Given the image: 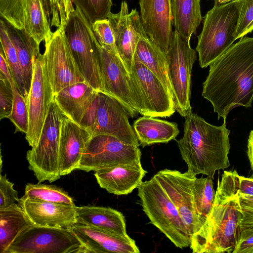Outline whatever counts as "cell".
Listing matches in <instances>:
<instances>
[{"mask_svg":"<svg viewBox=\"0 0 253 253\" xmlns=\"http://www.w3.org/2000/svg\"><path fill=\"white\" fill-rule=\"evenodd\" d=\"M98 95L96 119L89 132L91 136L111 135L127 144L139 146L136 133L129 122V115L123 105L105 92L99 91Z\"/></svg>","mask_w":253,"mask_h":253,"instance_id":"cell-16","label":"cell"},{"mask_svg":"<svg viewBox=\"0 0 253 253\" xmlns=\"http://www.w3.org/2000/svg\"><path fill=\"white\" fill-rule=\"evenodd\" d=\"M239 194L253 196V178L240 176Z\"/></svg>","mask_w":253,"mask_h":253,"instance_id":"cell-45","label":"cell"},{"mask_svg":"<svg viewBox=\"0 0 253 253\" xmlns=\"http://www.w3.org/2000/svg\"><path fill=\"white\" fill-rule=\"evenodd\" d=\"M98 102V95L97 93L89 108L84 114L80 124V126L87 129L89 132L92 128L96 121Z\"/></svg>","mask_w":253,"mask_h":253,"instance_id":"cell-44","label":"cell"},{"mask_svg":"<svg viewBox=\"0 0 253 253\" xmlns=\"http://www.w3.org/2000/svg\"><path fill=\"white\" fill-rule=\"evenodd\" d=\"M184 118L183 135L176 141L181 157L188 170L213 178L230 165V130L225 122L213 126L192 112Z\"/></svg>","mask_w":253,"mask_h":253,"instance_id":"cell-3","label":"cell"},{"mask_svg":"<svg viewBox=\"0 0 253 253\" xmlns=\"http://www.w3.org/2000/svg\"><path fill=\"white\" fill-rule=\"evenodd\" d=\"M0 73L10 82L11 84L15 83L4 54L1 49L0 51Z\"/></svg>","mask_w":253,"mask_h":253,"instance_id":"cell-46","label":"cell"},{"mask_svg":"<svg viewBox=\"0 0 253 253\" xmlns=\"http://www.w3.org/2000/svg\"><path fill=\"white\" fill-rule=\"evenodd\" d=\"M33 225L18 204L0 209V253H6L17 238Z\"/></svg>","mask_w":253,"mask_h":253,"instance_id":"cell-28","label":"cell"},{"mask_svg":"<svg viewBox=\"0 0 253 253\" xmlns=\"http://www.w3.org/2000/svg\"><path fill=\"white\" fill-rule=\"evenodd\" d=\"M92 29L101 45L116 48L113 31L108 19L95 21L92 24Z\"/></svg>","mask_w":253,"mask_h":253,"instance_id":"cell-40","label":"cell"},{"mask_svg":"<svg viewBox=\"0 0 253 253\" xmlns=\"http://www.w3.org/2000/svg\"><path fill=\"white\" fill-rule=\"evenodd\" d=\"M143 211L150 222L177 248L190 245L191 236L175 206L154 175L138 187Z\"/></svg>","mask_w":253,"mask_h":253,"instance_id":"cell-5","label":"cell"},{"mask_svg":"<svg viewBox=\"0 0 253 253\" xmlns=\"http://www.w3.org/2000/svg\"><path fill=\"white\" fill-rule=\"evenodd\" d=\"M107 19L113 31L117 52L130 73L136 45L145 33L140 15L136 9L129 12L127 3L123 0L120 11L116 14L111 12Z\"/></svg>","mask_w":253,"mask_h":253,"instance_id":"cell-18","label":"cell"},{"mask_svg":"<svg viewBox=\"0 0 253 253\" xmlns=\"http://www.w3.org/2000/svg\"><path fill=\"white\" fill-rule=\"evenodd\" d=\"M240 2L236 29L237 39L253 31V0H239Z\"/></svg>","mask_w":253,"mask_h":253,"instance_id":"cell-38","label":"cell"},{"mask_svg":"<svg viewBox=\"0 0 253 253\" xmlns=\"http://www.w3.org/2000/svg\"><path fill=\"white\" fill-rule=\"evenodd\" d=\"M41 1L51 27H64L70 14L75 9L73 5V0Z\"/></svg>","mask_w":253,"mask_h":253,"instance_id":"cell-34","label":"cell"},{"mask_svg":"<svg viewBox=\"0 0 253 253\" xmlns=\"http://www.w3.org/2000/svg\"><path fill=\"white\" fill-rule=\"evenodd\" d=\"M247 155L253 172V130L251 131L248 139Z\"/></svg>","mask_w":253,"mask_h":253,"instance_id":"cell-47","label":"cell"},{"mask_svg":"<svg viewBox=\"0 0 253 253\" xmlns=\"http://www.w3.org/2000/svg\"><path fill=\"white\" fill-rule=\"evenodd\" d=\"M196 175L188 170L183 173L169 169L154 175L178 211L191 237L203 225L194 200L193 185Z\"/></svg>","mask_w":253,"mask_h":253,"instance_id":"cell-14","label":"cell"},{"mask_svg":"<svg viewBox=\"0 0 253 253\" xmlns=\"http://www.w3.org/2000/svg\"><path fill=\"white\" fill-rule=\"evenodd\" d=\"M212 179L209 176L204 178L196 177L193 182L195 207L203 224L211 211L215 198V191Z\"/></svg>","mask_w":253,"mask_h":253,"instance_id":"cell-31","label":"cell"},{"mask_svg":"<svg viewBox=\"0 0 253 253\" xmlns=\"http://www.w3.org/2000/svg\"><path fill=\"white\" fill-rule=\"evenodd\" d=\"M0 49L4 54L16 85L22 95L27 99L28 94L26 90L16 49L3 25L0 22Z\"/></svg>","mask_w":253,"mask_h":253,"instance_id":"cell-33","label":"cell"},{"mask_svg":"<svg viewBox=\"0 0 253 253\" xmlns=\"http://www.w3.org/2000/svg\"><path fill=\"white\" fill-rule=\"evenodd\" d=\"M14 99L13 90L10 82L0 73V119L8 118Z\"/></svg>","mask_w":253,"mask_h":253,"instance_id":"cell-39","label":"cell"},{"mask_svg":"<svg viewBox=\"0 0 253 253\" xmlns=\"http://www.w3.org/2000/svg\"><path fill=\"white\" fill-rule=\"evenodd\" d=\"M166 57L175 109L182 117H185L192 112L191 77L197 57L196 51L191 47L190 41L174 30L172 41Z\"/></svg>","mask_w":253,"mask_h":253,"instance_id":"cell-9","label":"cell"},{"mask_svg":"<svg viewBox=\"0 0 253 253\" xmlns=\"http://www.w3.org/2000/svg\"><path fill=\"white\" fill-rule=\"evenodd\" d=\"M232 253H253V227L240 229Z\"/></svg>","mask_w":253,"mask_h":253,"instance_id":"cell-42","label":"cell"},{"mask_svg":"<svg viewBox=\"0 0 253 253\" xmlns=\"http://www.w3.org/2000/svg\"><path fill=\"white\" fill-rule=\"evenodd\" d=\"M140 18L149 38L165 55L172 41L171 0H139Z\"/></svg>","mask_w":253,"mask_h":253,"instance_id":"cell-17","label":"cell"},{"mask_svg":"<svg viewBox=\"0 0 253 253\" xmlns=\"http://www.w3.org/2000/svg\"><path fill=\"white\" fill-rule=\"evenodd\" d=\"M87 253H139L135 241L97 228L75 224L70 228Z\"/></svg>","mask_w":253,"mask_h":253,"instance_id":"cell-20","label":"cell"},{"mask_svg":"<svg viewBox=\"0 0 253 253\" xmlns=\"http://www.w3.org/2000/svg\"><path fill=\"white\" fill-rule=\"evenodd\" d=\"M89 131L65 117L61 126L59 151L61 176L77 169L85 147L91 138Z\"/></svg>","mask_w":253,"mask_h":253,"instance_id":"cell-21","label":"cell"},{"mask_svg":"<svg viewBox=\"0 0 253 253\" xmlns=\"http://www.w3.org/2000/svg\"><path fill=\"white\" fill-rule=\"evenodd\" d=\"M76 224L97 228L123 236H128L124 216L110 207H76Z\"/></svg>","mask_w":253,"mask_h":253,"instance_id":"cell-25","label":"cell"},{"mask_svg":"<svg viewBox=\"0 0 253 253\" xmlns=\"http://www.w3.org/2000/svg\"><path fill=\"white\" fill-rule=\"evenodd\" d=\"M139 146L109 135L91 137L77 169L86 172L141 161Z\"/></svg>","mask_w":253,"mask_h":253,"instance_id":"cell-12","label":"cell"},{"mask_svg":"<svg viewBox=\"0 0 253 253\" xmlns=\"http://www.w3.org/2000/svg\"><path fill=\"white\" fill-rule=\"evenodd\" d=\"M65 116L52 100L37 144L27 152L29 169L39 183L61 177L59 151L61 126Z\"/></svg>","mask_w":253,"mask_h":253,"instance_id":"cell-7","label":"cell"},{"mask_svg":"<svg viewBox=\"0 0 253 253\" xmlns=\"http://www.w3.org/2000/svg\"><path fill=\"white\" fill-rule=\"evenodd\" d=\"M147 173L139 161L99 169L94 175L100 187L108 192L126 195L138 188Z\"/></svg>","mask_w":253,"mask_h":253,"instance_id":"cell-22","label":"cell"},{"mask_svg":"<svg viewBox=\"0 0 253 253\" xmlns=\"http://www.w3.org/2000/svg\"><path fill=\"white\" fill-rule=\"evenodd\" d=\"M240 175L224 171L218 179L212 208L200 229L191 237L193 253H232L243 215L239 198Z\"/></svg>","mask_w":253,"mask_h":253,"instance_id":"cell-2","label":"cell"},{"mask_svg":"<svg viewBox=\"0 0 253 253\" xmlns=\"http://www.w3.org/2000/svg\"><path fill=\"white\" fill-rule=\"evenodd\" d=\"M24 29L39 43L51 31L50 24L41 0H25Z\"/></svg>","mask_w":253,"mask_h":253,"instance_id":"cell-30","label":"cell"},{"mask_svg":"<svg viewBox=\"0 0 253 253\" xmlns=\"http://www.w3.org/2000/svg\"><path fill=\"white\" fill-rule=\"evenodd\" d=\"M133 60L141 62L152 72L173 95L166 55L153 43L146 33L138 40Z\"/></svg>","mask_w":253,"mask_h":253,"instance_id":"cell-27","label":"cell"},{"mask_svg":"<svg viewBox=\"0 0 253 253\" xmlns=\"http://www.w3.org/2000/svg\"><path fill=\"white\" fill-rule=\"evenodd\" d=\"M202 95L212 105L218 119L226 123L238 106L249 108L253 101V37L244 36L210 65Z\"/></svg>","mask_w":253,"mask_h":253,"instance_id":"cell-1","label":"cell"},{"mask_svg":"<svg viewBox=\"0 0 253 253\" xmlns=\"http://www.w3.org/2000/svg\"><path fill=\"white\" fill-rule=\"evenodd\" d=\"M11 85L14 99L12 111L8 119L15 126V132L20 131L26 134L29 127L27 99L22 95L15 83Z\"/></svg>","mask_w":253,"mask_h":253,"instance_id":"cell-35","label":"cell"},{"mask_svg":"<svg viewBox=\"0 0 253 253\" xmlns=\"http://www.w3.org/2000/svg\"><path fill=\"white\" fill-rule=\"evenodd\" d=\"M6 253H87L70 228L33 225L19 235Z\"/></svg>","mask_w":253,"mask_h":253,"instance_id":"cell-10","label":"cell"},{"mask_svg":"<svg viewBox=\"0 0 253 253\" xmlns=\"http://www.w3.org/2000/svg\"><path fill=\"white\" fill-rule=\"evenodd\" d=\"M44 42V62L53 95L69 85L85 82L68 44L64 27L51 32Z\"/></svg>","mask_w":253,"mask_h":253,"instance_id":"cell-11","label":"cell"},{"mask_svg":"<svg viewBox=\"0 0 253 253\" xmlns=\"http://www.w3.org/2000/svg\"><path fill=\"white\" fill-rule=\"evenodd\" d=\"M14 184L9 181L6 175L0 176V209H3L18 203V192L13 188Z\"/></svg>","mask_w":253,"mask_h":253,"instance_id":"cell-41","label":"cell"},{"mask_svg":"<svg viewBox=\"0 0 253 253\" xmlns=\"http://www.w3.org/2000/svg\"><path fill=\"white\" fill-rule=\"evenodd\" d=\"M73 3L91 24L107 19L113 5L112 0H73Z\"/></svg>","mask_w":253,"mask_h":253,"instance_id":"cell-36","label":"cell"},{"mask_svg":"<svg viewBox=\"0 0 253 253\" xmlns=\"http://www.w3.org/2000/svg\"><path fill=\"white\" fill-rule=\"evenodd\" d=\"M239 198L243 217L240 229L253 227V196L239 193Z\"/></svg>","mask_w":253,"mask_h":253,"instance_id":"cell-43","label":"cell"},{"mask_svg":"<svg viewBox=\"0 0 253 253\" xmlns=\"http://www.w3.org/2000/svg\"><path fill=\"white\" fill-rule=\"evenodd\" d=\"M133 129L143 147L175 140L179 132L177 124L156 117L143 116L133 123Z\"/></svg>","mask_w":253,"mask_h":253,"instance_id":"cell-26","label":"cell"},{"mask_svg":"<svg viewBox=\"0 0 253 253\" xmlns=\"http://www.w3.org/2000/svg\"><path fill=\"white\" fill-rule=\"evenodd\" d=\"M53 99L44 55L40 53L34 61L33 78L27 98L29 127L25 138L31 147L38 142Z\"/></svg>","mask_w":253,"mask_h":253,"instance_id":"cell-13","label":"cell"},{"mask_svg":"<svg viewBox=\"0 0 253 253\" xmlns=\"http://www.w3.org/2000/svg\"><path fill=\"white\" fill-rule=\"evenodd\" d=\"M17 52L26 91L29 94L33 74L34 63L40 53V44L24 29H18L4 19H0Z\"/></svg>","mask_w":253,"mask_h":253,"instance_id":"cell-24","label":"cell"},{"mask_svg":"<svg viewBox=\"0 0 253 253\" xmlns=\"http://www.w3.org/2000/svg\"><path fill=\"white\" fill-rule=\"evenodd\" d=\"M240 8L239 0H232L214 4L205 15L196 48L201 68L210 66L237 40Z\"/></svg>","mask_w":253,"mask_h":253,"instance_id":"cell-4","label":"cell"},{"mask_svg":"<svg viewBox=\"0 0 253 253\" xmlns=\"http://www.w3.org/2000/svg\"><path fill=\"white\" fill-rule=\"evenodd\" d=\"M130 75L146 116L166 118L173 114L175 109L173 95L152 72L133 60Z\"/></svg>","mask_w":253,"mask_h":253,"instance_id":"cell-15","label":"cell"},{"mask_svg":"<svg viewBox=\"0 0 253 253\" xmlns=\"http://www.w3.org/2000/svg\"><path fill=\"white\" fill-rule=\"evenodd\" d=\"M64 28L68 44L85 82L102 91L100 44L92 24L76 7L70 14Z\"/></svg>","mask_w":253,"mask_h":253,"instance_id":"cell-6","label":"cell"},{"mask_svg":"<svg viewBox=\"0 0 253 253\" xmlns=\"http://www.w3.org/2000/svg\"><path fill=\"white\" fill-rule=\"evenodd\" d=\"M214 2V4H219L228 2L232 0H212Z\"/></svg>","mask_w":253,"mask_h":253,"instance_id":"cell-48","label":"cell"},{"mask_svg":"<svg viewBox=\"0 0 253 253\" xmlns=\"http://www.w3.org/2000/svg\"><path fill=\"white\" fill-rule=\"evenodd\" d=\"M25 198L66 204H75L67 192L60 187L45 184L27 183L25 187Z\"/></svg>","mask_w":253,"mask_h":253,"instance_id":"cell-32","label":"cell"},{"mask_svg":"<svg viewBox=\"0 0 253 253\" xmlns=\"http://www.w3.org/2000/svg\"><path fill=\"white\" fill-rule=\"evenodd\" d=\"M35 226L70 228L77 222L76 206L21 197L18 203Z\"/></svg>","mask_w":253,"mask_h":253,"instance_id":"cell-19","label":"cell"},{"mask_svg":"<svg viewBox=\"0 0 253 253\" xmlns=\"http://www.w3.org/2000/svg\"><path fill=\"white\" fill-rule=\"evenodd\" d=\"M171 1L174 30L190 41L202 20L200 0H171Z\"/></svg>","mask_w":253,"mask_h":253,"instance_id":"cell-29","label":"cell"},{"mask_svg":"<svg viewBox=\"0 0 253 253\" xmlns=\"http://www.w3.org/2000/svg\"><path fill=\"white\" fill-rule=\"evenodd\" d=\"M100 64L102 91L115 98L127 110L129 117L146 116L130 73L116 47L100 44Z\"/></svg>","mask_w":253,"mask_h":253,"instance_id":"cell-8","label":"cell"},{"mask_svg":"<svg viewBox=\"0 0 253 253\" xmlns=\"http://www.w3.org/2000/svg\"><path fill=\"white\" fill-rule=\"evenodd\" d=\"M25 0H0V16L18 29H24Z\"/></svg>","mask_w":253,"mask_h":253,"instance_id":"cell-37","label":"cell"},{"mask_svg":"<svg viewBox=\"0 0 253 253\" xmlns=\"http://www.w3.org/2000/svg\"><path fill=\"white\" fill-rule=\"evenodd\" d=\"M85 82L69 85L53 95L64 115L80 125L98 92Z\"/></svg>","mask_w":253,"mask_h":253,"instance_id":"cell-23","label":"cell"}]
</instances>
